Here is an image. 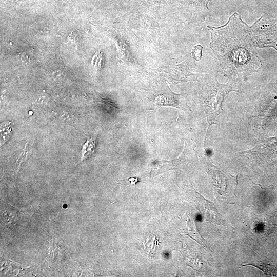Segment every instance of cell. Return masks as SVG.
I'll use <instances>...</instances> for the list:
<instances>
[{
  "instance_id": "1",
  "label": "cell",
  "mask_w": 277,
  "mask_h": 277,
  "mask_svg": "<svg viewBox=\"0 0 277 277\" xmlns=\"http://www.w3.org/2000/svg\"><path fill=\"white\" fill-rule=\"evenodd\" d=\"M207 28L211 36L210 47L223 71L247 74L260 68L262 62L255 50L252 29L236 12L224 25Z\"/></svg>"
},
{
  "instance_id": "2",
  "label": "cell",
  "mask_w": 277,
  "mask_h": 277,
  "mask_svg": "<svg viewBox=\"0 0 277 277\" xmlns=\"http://www.w3.org/2000/svg\"><path fill=\"white\" fill-rule=\"evenodd\" d=\"M235 91L228 84L224 85L219 84L217 82L212 86V93L209 96L208 109L211 111L208 115L209 125L215 123V118L221 113V105L224 97L230 91Z\"/></svg>"
},
{
  "instance_id": "4",
  "label": "cell",
  "mask_w": 277,
  "mask_h": 277,
  "mask_svg": "<svg viewBox=\"0 0 277 277\" xmlns=\"http://www.w3.org/2000/svg\"><path fill=\"white\" fill-rule=\"evenodd\" d=\"M186 192L191 199L196 203L200 204L205 207V210L208 212L209 215V221L213 222L217 224H223L225 225L224 220L221 217L219 212L215 208L213 203L206 200L197 192H195L193 188H187L186 189Z\"/></svg>"
},
{
  "instance_id": "5",
  "label": "cell",
  "mask_w": 277,
  "mask_h": 277,
  "mask_svg": "<svg viewBox=\"0 0 277 277\" xmlns=\"http://www.w3.org/2000/svg\"><path fill=\"white\" fill-rule=\"evenodd\" d=\"M1 145L4 144L10 137L12 129L10 122H4L1 124Z\"/></svg>"
},
{
  "instance_id": "6",
  "label": "cell",
  "mask_w": 277,
  "mask_h": 277,
  "mask_svg": "<svg viewBox=\"0 0 277 277\" xmlns=\"http://www.w3.org/2000/svg\"><path fill=\"white\" fill-rule=\"evenodd\" d=\"M83 152H84V156H86V153H90L92 152L95 147V141L93 138H91L83 146Z\"/></svg>"
},
{
  "instance_id": "7",
  "label": "cell",
  "mask_w": 277,
  "mask_h": 277,
  "mask_svg": "<svg viewBox=\"0 0 277 277\" xmlns=\"http://www.w3.org/2000/svg\"><path fill=\"white\" fill-rule=\"evenodd\" d=\"M203 47L201 45H197L194 47L192 51V57L196 61H199L201 59Z\"/></svg>"
},
{
  "instance_id": "8",
  "label": "cell",
  "mask_w": 277,
  "mask_h": 277,
  "mask_svg": "<svg viewBox=\"0 0 277 277\" xmlns=\"http://www.w3.org/2000/svg\"><path fill=\"white\" fill-rule=\"evenodd\" d=\"M102 60V55L101 53L95 55L92 60V64L94 67L98 70L101 67V63Z\"/></svg>"
},
{
  "instance_id": "3",
  "label": "cell",
  "mask_w": 277,
  "mask_h": 277,
  "mask_svg": "<svg viewBox=\"0 0 277 277\" xmlns=\"http://www.w3.org/2000/svg\"><path fill=\"white\" fill-rule=\"evenodd\" d=\"M212 180L215 192L229 203H233L236 199L235 191L227 183L226 176L216 168L212 167Z\"/></svg>"
}]
</instances>
